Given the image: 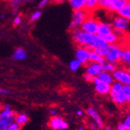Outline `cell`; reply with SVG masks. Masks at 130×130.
Wrapping results in <instances>:
<instances>
[{"label":"cell","mask_w":130,"mask_h":130,"mask_svg":"<svg viewBox=\"0 0 130 130\" xmlns=\"http://www.w3.org/2000/svg\"><path fill=\"white\" fill-rule=\"evenodd\" d=\"M71 36L78 46L86 47L90 50L100 52L105 49L108 44L98 34H92L76 28L71 30Z\"/></svg>","instance_id":"1"},{"label":"cell","mask_w":130,"mask_h":130,"mask_svg":"<svg viewBox=\"0 0 130 130\" xmlns=\"http://www.w3.org/2000/svg\"><path fill=\"white\" fill-rule=\"evenodd\" d=\"M111 24L114 31L120 38L123 37L125 33L130 31V21L118 13H113L111 17Z\"/></svg>","instance_id":"2"},{"label":"cell","mask_w":130,"mask_h":130,"mask_svg":"<svg viewBox=\"0 0 130 130\" xmlns=\"http://www.w3.org/2000/svg\"><path fill=\"white\" fill-rule=\"evenodd\" d=\"M109 96L111 101L116 105L122 106L127 102L123 89V84H120L119 82L115 81L111 85Z\"/></svg>","instance_id":"3"},{"label":"cell","mask_w":130,"mask_h":130,"mask_svg":"<svg viewBox=\"0 0 130 130\" xmlns=\"http://www.w3.org/2000/svg\"><path fill=\"white\" fill-rule=\"evenodd\" d=\"M122 52V47L119 44H108L105 51L104 58L106 62H108L117 65L121 62V57Z\"/></svg>","instance_id":"4"},{"label":"cell","mask_w":130,"mask_h":130,"mask_svg":"<svg viewBox=\"0 0 130 130\" xmlns=\"http://www.w3.org/2000/svg\"><path fill=\"white\" fill-rule=\"evenodd\" d=\"M16 113L6 104L0 108V130H6L12 123L15 122Z\"/></svg>","instance_id":"5"},{"label":"cell","mask_w":130,"mask_h":130,"mask_svg":"<svg viewBox=\"0 0 130 130\" xmlns=\"http://www.w3.org/2000/svg\"><path fill=\"white\" fill-rule=\"evenodd\" d=\"M90 13L84 9H79V10H74L72 20L70 22L69 29L72 30L76 28H79L82 23L84 22V20L87 18Z\"/></svg>","instance_id":"6"},{"label":"cell","mask_w":130,"mask_h":130,"mask_svg":"<svg viewBox=\"0 0 130 130\" xmlns=\"http://www.w3.org/2000/svg\"><path fill=\"white\" fill-rule=\"evenodd\" d=\"M99 27V20H98L93 16H88L80 26V29L87 33L97 34Z\"/></svg>","instance_id":"7"},{"label":"cell","mask_w":130,"mask_h":130,"mask_svg":"<svg viewBox=\"0 0 130 130\" xmlns=\"http://www.w3.org/2000/svg\"><path fill=\"white\" fill-rule=\"evenodd\" d=\"M112 76L115 82H119L123 85L130 84L129 73L125 69L117 68L112 73Z\"/></svg>","instance_id":"8"},{"label":"cell","mask_w":130,"mask_h":130,"mask_svg":"<svg viewBox=\"0 0 130 130\" xmlns=\"http://www.w3.org/2000/svg\"><path fill=\"white\" fill-rule=\"evenodd\" d=\"M48 125L53 130H66L69 127V124L62 118L59 116H52L48 122Z\"/></svg>","instance_id":"9"},{"label":"cell","mask_w":130,"mask_h":130,"mask_svg":"<svg viewBox=\"0 0 130 130\" xmlns=\"http://www.w3.org/2000/svg\"><path fill=\"white\" fill-rule=\"evenodd\" d=\"M90 50L86 47L79 46L76 50L75 56L76 59L78 60L81 65L86 66L90 61H89V55H90Z\"/></svg>","instance_id":"10"},{"label":"cell","mask_w":130,"mask_h":130,"mask_svg":"<svg viewBox=\"0 0 130 130\" xmlns=\"http://www.w3.org/2000/svg\"><path fill=\"white\" fill-rule=\"evenodd\" d=\"M93 84H94V88H95V90L98 92V93L101 94V95H107V94H109L111 90V85L101 81L98 79V77L93 78Z\"/></svg>","instance_id":"11"},{"label":"cell","mask_w":130,"mask_h":130,"mask_svg":"<svg viewBox=\"0 0 130 130\" xmlns=\"http://www.w3.org/2000/svg\"><path fill=\"white\" fill-rule=\"evenodd\" d=\"M113 31L114 29L112 27V25L111 24V23L107 21H99V27L97 34L98 36H100L102 38H104Z\"/></svg>","instance_id":"12"},{"label":"cell","mask_w":130,"mask_h":130,"mask_svg":"<svg viewBox=\"0 0 130 130\" xmlns=\"http://www.w3.org/2000/svg\"><path fill=\"white\" fill-rule=\"evenodd\" d=\"M103 71L102 64L98 62H89L86 65V73L93 77H98Z\"/></svg>","instance_id":"13"},{"label":"cell","mask_w":130,"mask_h":130,"mask_svg":"<svg viewBox=\"0 0 130 130\" xmlns=\"http://www.w3.org/2000/svg\"><path fill=\"white\" fill-rule=\"evenodd\" d=\"M87 112V115L91 118V119L95 122V123L97 124V125L98 126L99 128H102L104 127V123H103V121L101 119V118L100 117L98 112L97 111V110L93 108V107H90L87 109L86 111Z\"/></svg>","instance_id":"14"},{"label":"cell","mask_w":130,"mask_h":130,"mask_svg":"<svg viewBox=\"0 0 130 130\" xmlns=\"http://www.w3.org/2000/svg\"><path fill=\"white\" fill-rule=\"evenodd\" d=\"M89 61L92 62H98L103 64L105 62V59L103 56H101L98 52L93 50H90L89 55Z\"/></svg>","instance_id":"15"},{"label":"cell","mask_w":130,"mask_h":130,"mask_svg":"<svg viewBox=\"0 0 130 130\" xmlns=\"http://www.w3.org/2000/svg\"><path fill=\"white\" fill-rule=\"evenodd\" d=\"M98 77L101 81L105 83V84H108L109 85H111L115 82L112 74L111 73L105 72V71H102Z\"/></svg>","instance_id":"16"},{"label":"cell","mask_w":130,"mask_h":130,"mask_svg":"<svg viewBox=\"0 0 130 130\" xmlns=\"http://www.w3.org/2000/svg\"><path fill=\"white\" fill-rule=\"evenodd\" d=\"M114 1L115 0H98V8L111 13Z\"/></svg>","instance_id":"17"},{"label":"cell","mask_w":130,"mask_h":130,"mask_svg":"<svg viewBox=\"0 0 130 130\" xmlns=\"http://www.w3.org/2000/svg\"><path fill=\"white\" fill-rule=\"evenodd\" d=\"M27 55L24 49L21 48H18L14 52L13 55H12V58L14 60H17V61H22V60H24L27 58Z\"/></svg>","instance_id":"18"},{"label":"cell","mask_w":130,"mask_h":130,"mask_svg":"<svg viewBox=\"0 0 130 130\" xmlns=\"http://www.w3.org/2000/svg\"><path fill=\"white\" fill-rule=\"evenodd\" d=\"M69 5L73 10H79L85 9L86 0H69Z\"/></svg>","instance_id":"19"},{"label":"cell","mask_w":130,"mask_h":130,"mask_svg":"<svg viewBox=\"0 0 130 130\" xmlns=\"http://www.w3.org/2000/svg\"><path fill=\"white\" fill-rule=\"evenodd\" d=\"M121 62L127 66H130V47L129 48H122Z\"/></svg>","instance_id":"20"},{"label":"cell","mask_w":130,"mask_h":130,"mask_svg":"<svg viewBox=\"0 0 130 130\" xmlns=\"http://www.w3.org/2000/svg\"><path fill=\"white\" fill-rule=\"evenodd\" d=\"M98 8V0H86L85 9L88 13H93Z\"/></svg>","instance_id":"21"},{"label":"cell","mask_w":130,"mask_h":130,"mask_svg":"<svg viewBox=\"0 0 130 130\" xmlns=\"http://www.w3.org/2000/svg\"><path fill=\"white\" fill-rule=\"evenodd\" d=\"M29 120L28 115L26 113H20V114H16L15 116V122L17 123L19 125L23 126Z\"/></svg>","instance_id":"22"},{"label":"cell","mask_w":130,"mask_h":130,"mask_svg":"<svg viewBox=\"0 0 130 130\" xmlns=\"http://www.w3.org/2000/svg\"><path fill=\"white\" fill-rule=\"evenodd\" d=\"M119 38H120L118 36V34L115 31H113L112 33L108 34L107 37H105L104 39L108 44H118V42L119 41Z\"/></svg>","instance_id":"23"},{"label":"cell","mask_w":130,"mask_h":130,"mask_svg":"<svg viewBox=\"0 0 130 130\" xmlns=\"http://www.w3.org/2000/svg\"><path fill=\"white\" fill-rule=\"evenodd\" d=\"M118 14L121 15L122 17H125V19H127L130 21V0H128L127 4L122 9H120L119 11Z\"/></svg>","instance_id":"24"},{"label":"cell","mask_w":130,"mask_h":130,"mask_svg":"<svg viewBox=\"0 0 130 130\" xmlns=\"http://www.w3.org/2000/svg\"><path fill=\"white\" fill-rule=\"evenodd\" d=\"M102 67H103V71H105V72H108V73H112L117 69L116 65L108 62H106V61L102 64Z\"/></svg>","instance_id":"25"},{"label":"cell","mask_w":130,"mask_h":130,"mask_svg":"<svg viewBox=\"0 0 130 130\" xmlns=\"http://www.w3.org/2000/svg\"><path fill=\"white\" fill-rule=\"evenodd\" d=\"M81 66L82 65L80 64V62L78 60H76V58L75 59H73L72 61H70V62L69 64V67L70 70L73 71V72H76L77 70L79 69Z\"/></svg>","instance_id":"26"},{"label":"cell","mask_w":130,"mask_h":130,"mask_svg":"<svg viewBox=\"0 0 130 130\" xmlns=\"http://www.w3.org/2000/svg\"><path fill=\"white\" fill-rule=\"evenodd\" d=\"M41 15H42V13H41V11H40V10H36V11H34V13H32V15L30 16V21H36V20H38L41 17Z\"/></svg>","instance_id":"27"},{"label":"cell","mask_w":130,"mask_h":130,"mask_svg":"<svg viewBox=\"0 0 130 130\" xmlns=\"http://www.w3.org/2000/svg\"><path fill=\"white\" fill-rule=\"evenodd\" d=\"M123 89H124L125 95L126 98V101L128 103L130 104V84L123 85Z\"/></svg>","instance_id":"28"},{"label":"cell","mask_w":130,"mask_h":130,"mask_svg":"<svg viewBox=\"0 0 130 130\" xmlns=\"http://www.w3.org/2000/svg\"><path fill=\"white\" fill-rule=\"evenodd\" d=\"M122 124L123 125V126L126 130H130V113L125 116V119Z\"/></svg>","instance_id":"29"},{"label":"cell","mask_w":130,"mask_h":130,"mask_svg":"<svg viewBox=\"0 0 130 130\" xmlns=\"http://www.w3.org/2000/svg\"><path fill=\"white\" fill-rule=\"evenodd\" d=\"M20 129H21V126L14 122L13 123H12L6 130H20Z\"/></svg>","instance_id":"30"},{"label":"cell","mask_w":130,"mask_h":130,"mask_svg":"<svg viewBox=\"0 0 130 130\" xmlns=\"http://www.w3.org/2000/svg\"><path fill=\"white\" fill-rule=\"evenodd\" d=\"M26 0H11V5L13 6L18 7L20 5H21L23 2H25Z\"/></svg>","instance_id":"31"},{"label":"cell","mask_w":130,"mask_h":130,"mask_svg":"<svg viewBox=\"0 0 130 130\" xmlns=\"http://www.w3.org/2000/svg\"><path fill=\"white\" fill-rule=\"evenodd\" d=\"M93 78L92 76L89 75L88 73H85L84 75V79L87 81V82H89V83H93Z\"/></svg>","instance_id":"32"},{"label":"cell","mask_w":130,"mask_h":130,"mask_svg":"<svg viewBox=\"0 0 130 130\" xmlns=\"http://www.w3.org/2000/svg\"><path fill=\"white\" fill-rule=\"evenodd\" d=\"M21 20H22V19H21V17H20V16H17V17L14 18V20H13V24H14L15 26L20 24Z\"/></svg>","instance_id":"33"},{"label":"cell","mask_w":130,"mask_h":130,"mask_svg":"<svg viewBox=\"0 0 130 130\" xmlns=\"http://www.w3.org/2000/svg\"><path fill=\"white\" fill-rule=\"evenodd\" d=\"M48 2H49V0H41V1L39 3V7L41 8V7L45 6Z\"/></svg>","instance_id":"34"},{"label":"cell","mask_w":130,"mask_h":130,"mask_svg":"<svg viewBox=\"0 0 130 130\" xmlns=\"http://www.w3.org/2000/svg\"><path fill=\"white\" fill-rule=\"evenodd\" d=\"M90 128L91 130H99V128L97 125V124H94V123H90Z\"/></svg>","instance_id":"35"},{"label":"cell","mask_w":130,"mask_h":130,"mask_svg":"<svg viewBox=\"0 0 130 130\" xmlns=\"http://www.w3.org/2000/svg\"><path fill=\"white\" fill-rule=\"evenodd\" d=\"M116 130H126V129L125 128V127L123 126V125L122 123H119L117 125Z\"/></svg>","instance_id":"36"},{"label":"cell","mask_w":130,"mask_h":130,"mask_svg":"<svg viewBox=\"0 0 130 130\" xmlns=\"http://www.w3.org/2000/svg\"><path fill=\"white\" fill-rule=\"evenodd\" d=\"M9 90L0 88V94H9Z\"/></svg>","instance_id":"37"},{"label":"cell","mask_w":130,"mask_h":130,"mask_svg":"<svg viewBox=\"0 0 130 130\" xmlns=\"http://www.w3.org/2000/svg\"><path fill=\"white\" fill-rule=\"evenodd\" d=\"M12 12H13V14H17L18 12H19V8L17 7V6H13V9H12Z\"/></svg>","instance_id":"38"},{"label":"cell","mask_w":130,"mask_h":130,"mask_svg":"<svg viewBox=\"0 0 130 130\" xmlns=\"http://www.w3.org/2000/svg\"><path fill=\"white\" fill-rule=\"evenodd\" d=\"M56 113H57L56 109L52 108V109H51V110H50V114L52 115V116H55V115H56Z\"/></svg>","instance_id":"39"},{"label":"cell","mask_w":130,"mask_h":130,"mask_svg":"<svg viewBox=\"0 0 130 130\" xmlns=\"http://www.w3.org/2000/svg\"><path fill=\"white\" fill-rule=\"evenodd\" d=\"M83 111L82 110H78L77 111V112H76V115H78V116H81V115H83Z\"/></svg>","instance_id":"40"},{"label":"cell","mask_w":130,"mask_h":130,"mask_svg":"<svg viewBox=\"0 0 130 130\" xmlns=\"http://www.w3.org/2000/svg\"><path fill=\"white\" fill-rule=\"evenodd\" d=\"M66 1V0H55V2L57 3H62Z\"/></svg>","instance_id":"41"},{"label":"cell","mask_w":130,"mask_h":130,"mask_svg":"<svg viewBox=\"0 0 130 130\" xmlns=\"http://www.w3.org/2000/svg\"><path fill=\"white\" fill-rule=\"evenodd\" d=\"M105 130H114V129L112 128H111V127H106Z\"/></svg>","instance_id":"42"},{"label":"cell","mask_w":130,"mask_h":130,"mask_svg":"<svg viewBox=\"0 0 130 130\" xmlns=\"http://www.w3.org/2000/svg\"><path fill=\"white\" fill-rule=\"evenodd\" d=\"M78 130H85V128L83 127V126H81V127H79V128H78Z\"/></svg>","instance_id":"43"},{"label":"cell","mask_w":130,"mask_h":130,"mask_svg":"<svg viewBox=\"0 0 130 130\" xmlns=\"http://www.w3.org/2000/svg\"><path fill=\"white\" fill-rule=\"evenodd\" d=\"M128 71V73H130V66H128V69H127Z\"/></svg>","instance_id":"44"},{"label":"cell","mask_w":130,"mask_h":130,"mask_svg":"<svg viewBox=\"0 0 130 130\" xmlns=\"http://www.w3.org/2000/svg\"><path fill=\"white\" fill-rule=\"evenodd\" d=\"M50 2H55V0H49Z\"/></svg>","instance_id":"45"},{"label":"cell","mask_w":130,"mask_h":130,"mask_svg":"<svg viewBox=\"0 0 130 130\" xmlns=\"http://www.w3.org/2000/svg\"><path fill=\"white\" fill-rule=\"evenodd\" d=\"M129 78H130V73H129Z\"/></svg>","instance_id":"46"}]
</instances>
